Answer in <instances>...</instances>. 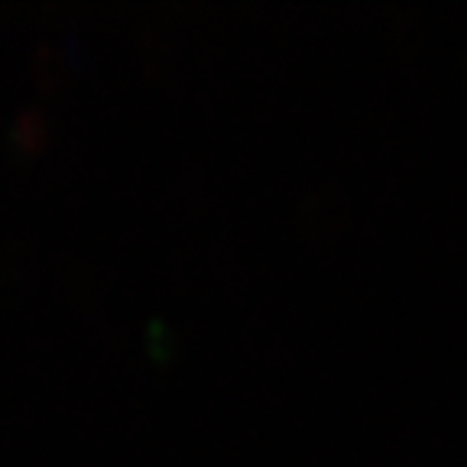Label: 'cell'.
Returning a JSON list of instances; mask_svg holds the SVG:
<instances>
[]
</instances>
